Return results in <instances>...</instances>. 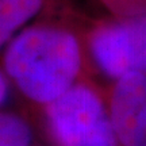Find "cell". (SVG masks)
<instances>
[{"label": "cell", "instance_id": "7a4b0ae2", "mask_svg": "<svg viewBox=\"0 0 146 146\" xmlns=\"http://www.w3.org/2000/svg\"><path fill=\"white\" fill-rule=\"evenodd\" d=\"M46 119L58 146H118L110 112L100 96L84 84H74L46 106Z\"/></svg>", "mask_w": 146, "mask_h": 146}, {"label": "cell", "instance_id": "ba28073f", "mask_svg": "<svg viewBox=\"0 0 146 146\" xmlns=\"http://www.w3.org/2000/svg\"><path fill=\"white\" fill-rule=\"evenodd\" d=\"M141 1H143V3H146V0H141Z\"/></svg>", "mask_w": 146, "mask_h": 146}, {"label": "cell", "instance_id": "277c9868", "mask_svg": "<svg viewBox=\"0 0 146 146\" xmlns=\"http://www.w3.org/2000/svg\"><path fill=\"white\" fill-rule=\"evenodd\" d=\"M122 146H146V74L131 73L116 80L108 107Z\"/></svg>", "mask_w": 146, "mask_h": 146}, {"label": "cell", "instance_id": "3957f363", "mask_svg": "<svg viewBox=\"0 0 146 146\" xmlns=\"http://www.w3.org/2000/svg\"><path fill=\"white\" fill-rule=\"evenodd\" d=\"M91 52L110 77L146 74V14L98 27L91 36Z\"/></svg>", "mask_w": 146, "mask_h": 146}, {"label": "cell", "instance_id": "5b68a950", "mask_svg": "<svg viewBox=\"0 0 146 146\" xmlns=\"http://www.w3.org/2000/svg\"><path fill=\"white\" fill-rule=\"evenodd\" d=\"M45 0H0V47L43 7Z\"/></svg>", "mask_w": 146, "mask_h": 146}, {"label": "cell", "instance_id": "52a82bcc", "mask_svg": "<svg viewBox=\"0 0 146 146\" xmlns=\"http://www.w3.org/2000/svg\"><path fill=\"white\" fill-rule=\"evenodd\" d=\"M7 95H8V84H7V78L4 77L3 73L0 72V106L5 102Z\"/></svg>", "mask_w": 146, "mask_h": 146}, {"label": "cell", "instance_id": "8992f818", "mask_svg": "<svg viewBox=\"0 0 146 146\" xmlns=\"http://www.w3.org/2000/svg\"><path fill=\"white\" fill-rule=\"evenodd\" d=\"M33 131L19 115L0 112V146H30Z\"/></svg>", "mask_w": 146, "mask_h": 146}, {"label": "cell", "instance_id": "6da1fadb", "mask_svg": "<svg viewBox=\"0 0 146 146\" xmlns=\"http://www.w3.org/2000/svg\"><path fill=\"white\" fill-rule=\"evenodd\" d=\"M81 68L76 36L58 27H31L12 39L4 54V69L22 94L50 104L74 85Z\"/></svg>", "mask_w": 146, "mask_h": 146}]
</instances>
